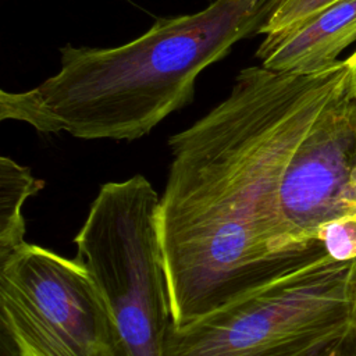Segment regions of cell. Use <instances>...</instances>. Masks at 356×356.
<instances>
[{
  "instance_id": "12",
  "label": "cell",
  "mask_w": 356,
  "mask_h": 356,
  "mask_svg": "<svg viewBox=\"0 0 356 356\" xmlns=\"http://www.w3.org/2000/svg\"><path fill=\"white\" fill-rule=\"evenodd\" d=\"M353 318H355V328H356V291H355V300H353Z\"/></svg>"
},
{
  "instance_id": "8",
  "label": "cell",
  "mask_w": 356,
  "mask_h": 356,
  "mask_svg": "<svg viewBox=\"0 0 356 356\" xmlns=\"http://www.w3.org/2000/svg\"><path fill=\"white\" fill-rule=\"evenodd\" d=\"M318 241L324 250L338 261L356 259V216L334 220L323 227Z\"/></svg>"
},
{
  "instance_id": "13",
  "label": "cell",
  "mask_w": 356,
  "mask_h": 356,
  "mask_svg": "<svg viewBox=\"0 0 356 356\" xmlns=\"http://www.w3.org/2000/svg\"><path fill=\"white\" fill-rule=\"evenodd\" d=\"M209 1H213V0H209Z\"/></svg>"
},
{
  "instance_id": "6",
  "label": "cell",
  "mask_w": 356,
  "mask_h": 356,
  "mask_svg": "<svg viewBox=\"0 0 356 356\" xmlns=\"http://www.w3.org/2000/svg\"><path fill=\"white\" fill-rule=\"evenodd\" d=\"M356 42V0H338L310 18L264 35L256 50L261 65L309 74L324 70Z\"/></svg>"
},
{
  "instance_id": "9",
  "label": "cell",
  "mask_w": 356,
  "mask_h": 356,
  "mask_svg": "<svg viewBox=\"0 0 356 356\" xmlns=\"http://www.w3.org/2000/svg\"><path fill=\"white\" fill-rule=\"evenodd\" d=\"M335 1L338 0H284L261 28L260 35L296 25Z\"/></svg>"
},
{
  "instance_id": "5",
  "label": "cell",
  "mask_w": 356,
  "mask_h": 356,
  "mask_svg": "<svg viewBox=\"0 0 356 356\" xmlns=\"http://www.w3.org/2000/svg\"><path fill=\"white\" fill-rule=\"evenodd\" d=\"M0 324L21 356H120L115 325L86 266L35 243L0 260Z\"/></svg>"
},
{
  "instance_id": "3",
  "label": "cell",
  "mask_w": 356,
  "mask_h": 356,
  "mask_svg": "<svg viewBox=\"0 0 356 356\" xmlns=\"http://www.w3.org/2000/svg\"><path fill=\"white\" fill-rule=\"evenodd\" d=\"M356 259L325 250L273 282L170 330L165 356H339L356 335Z\"/></svg>"
},
{
  "instance_id": "10",
  "label": "cell",
  "mask_w": 356,
  "mask_h": 356,
  "mask_svg": "<svg viewBox=\"0 0 356 356\" xmlns=\"http://www.w3.org/2000/svg\"><path fill=\"white\" fill-rule=\"evenodd\" d=\"M0 356H21L17 343L8 331L0 324Z\"/></svg>"
},
{
  "instance_id": "2",
  "label": "cell",
  "mask_w": 356,
  "mask_h": 356,
  "mask_svg": "<svg viewBox=\"0 0 356 356\" xmlns=\"http://www.w3.org/2000/svg\"><path fill=\"white\" fill-rule=\"evenodd\" d=\"M282 1L213 0L193 14L157 18L120 46L67 43L54 75L28 90H0V120L42 134L136 140L191 104L200 72L260 35Z\"/></svg>"
},
{
  "instance_id": "11",
  "label": "cell",
  "mask_w": 356,
  "mask_h": 356,
  "mask_svg": "<svg viewBox=\"0 0 356 356\" xmlns=\"http://www.w3.org/2000/svg\"><path fill=\"white\" fill-rule=\"evenodd\" d=\"M348 65V86H346V95L352 99H356V50L345 58Z\"/></svg>"
},
{
  "instance_id": "1",
  "label": "cell",
  "mask_w": 356,
  "mask_h": 356,
  "mask_svg": "<svg viewBox=\"0 0 356 356\" xmlns=\"http://www.w3.org/2000/svg\"><path fill=\"white\" fill-rule=\"evenodd\" d=\"M345 60L309 74L241 70L225 99L167 140L159 232L174 325L188 324L321 252L282 246L277 193L307 121L346 92Z\"/></svg>"
},
{
  "instance_id": "7",
  "label": "cell",
  "mask_w": 356,
  "mask_h": 356,
  "mask_svg": "<svg viewBox=\"0 0 356 356\" xmlns=\"http://www.w3.org/2000/svg\"><path fill=\"white\" fill-rule=\"evenodd\" d=\"M44 181L15 160L0 159V260L25 243L22 207L28 197L43 189Z\"/></svg>"
},
{
  "instance_id": "4",
  "label": "cell",
  "mask_w": 356,
  "mask_h": 356,
  "mask_svg": "<svg viewBox=\"0 0 356 356\" xmlns=\"http://www.w3.org/2000/svg\"><path fill=\"white\" fill-rule=\"evenodd\" d=\"M160 195L132 175L103 184L74 236L111 314L120 356H165L174 324L159 232Z\"/></svg>"
}]
</instances>
